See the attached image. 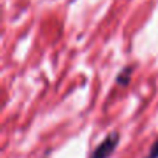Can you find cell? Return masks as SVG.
I'll return each instance as SVG.
<instances>
[{"instance_id":"3957f363","label":"cell","mask_w":158,"mask_h":158,"mask_svg":"<svg viewBox=\"0 0 158 158\" xmlns=\"http://www.w3.org/2000/svg\"><path fill=\"white\" fill-rule=\"evenodd\" d=\"M146 158H158V139L152 144V147H150V150H149Z\"/></svg>"},{"instance_id":"6da1fadb","label":"cell","mask_w":158,"mask_h":158,"mask_svg":"<svg viewBox=\"0 0 158 158\" xmlns=\"http://www.w3.org/2000/svg\"><path fill=\"white\" fill-rule=\"evenodd\" d=\"M118 143H119V133L118 132L109 133L106 136V139L92 152L90 158H109L118 147Z\"/></svg>"},{"instance_id":"7a4b0ae2","label":"cell","mask_w":158,"mask_h":158,"mask_svg":"<svg viewBox=\"0 0 158 158\" xmlns=\"http://www.w3.org/2000/svg\"><path fill=\"white\" fill-rule=\"evenodd\" d=\"M130 76H132V68H130V67H129V68H124V70L118 74L116 82H118L119 85H127L129 81H130Z\"/></svg>"}]
</instances>
